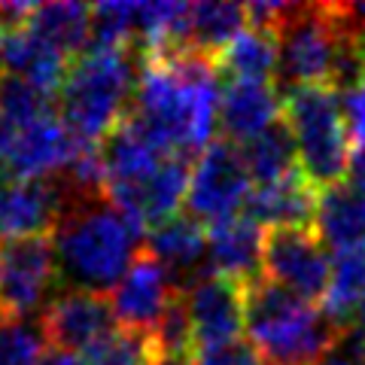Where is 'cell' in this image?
<instances>
[{
  "label": "cell",
  "mask_w": 365,
  "mask_h": 365,
  "mask_svg": "<svg viewBox=\"0 0 365 365\" xmlns=\"http://www.w3.org/2000/svg\"><path fill=\"white\" fill-rule=\"evenodd\" d=\"M283 119L292 131L299 168L307 182L317 192L341 186L350 174L353 143L344 104L335 95V88H287Z\"/></svg>",
  "instance_id": "5b68a950"
},
{
  "label": "cell",
  "mask_w": 365,
  "mask_h": 365,
  "mask_svg": "<svg viewBox=\"0 0 365 365\" xmlns=\"http://www.w3.org/2000/svg\"><path fill=\"white\" fill-rule=\"evenodd\" d=\"M220 71L241 83H274L280 73L277 34L250 25L220 52Z\"/></svg>",
  "instance_id": "7402d4cb"
},
{
  "label": "cell",
  "mask_w": 365,
  "mask_h": 365,
  "mask_svg": "<svg viewBox=\"0 0 365 365\" xmlns=\"http://www.w3.org/2000/svg\"><path fill=\"white\" fill-rule=\"evenodd\" d=\"M64 213L58 180H13L0 177V235L40 237L52 235Z\"/></svg>",
  "instance_id": "5bb4252c"
},
{
  "label": "cell",
  "mask_w": 365,
  "mask_h": 365,
  "mask_svg": "<svg viewBox=\"0 0 365 365\" xmlns=\"http://www.w3.org/2000/svg\"><path fill=\"white\" fill-rule=\"evenodd\" d=\"M52 95H46L37 86L25 83L19 76L0 79V119H4L13 131H21L28 125L52 116Z\"/></svg>",
  "instance_id": "484cf974"
},
{
  "label": "cell",
  "mask_w": 365,
  "mask_h": 365,
  "mask_svg": "<svg viewBox=\"0 0 365 365\" xmlns=\"http://www.w3.org/2000/svg\"><path fill=\"white\" fill-rule=\"evenodd\" d=\"M182 304L192 323L195 353L241 344V335L247 332V299L241 283L204 274L182 289Z\"/></svg>",
  "instance_id": "30bf717a"
},
{
  "label": "cell",
  "mask_w": 365,
  "mask_h": 365,
  "mask_svg": "<svg viewBox=\"0 0 365 365\" xmlns=\"http://www.w3.org/2000/svg\"><path fill=\"white\" fill-rule=\"evenodd\" d=\"M253 195L247 158L232 140H216L198 155L189 174L186 207L198 222H222L237 216Z\"/></svg>",
  "instance_id": "ba28073f"
},
{
  "label": "cell",
  "mask_w": 365,
  "mask_h": 365,
  "mask_svg": "<svg viewBox=\"0 0 365 365\" xmlns=\"http://www.w3.org/2000/svg\"><path fill=\"white\" fill-rule=\"evenodd\" d=\"M280 79L289 88H332L347 21L341 4H289L277 25Z\"/></svg>",
  "instance_id": "8992f818"
},
{
  "label": "cell",
  "mask_w": 365,
  "mask_h": 365,
  "mask_svg": "<svg viewBox=\"0 0 365 365\" xmlns=\"http://www.w3.org/2000/svg\"><path fill=\"white\" fill-rule=\"evenodd\" d=\"M344 119L353 150H359V146H365V79L344 91Z\"/></svg>",
  "instance_id": "f1b7e54d"
},
{
  "label": "cell",
  "mask_w": 365,
  "mask_h": 365,
  "mask_svg": "<svg viewBox=\"0 0 365 365\" xmlns=\"http://www.w3.org/2000/svg\"><path fill=\"white\" fill-rule=\"evenodd\" d=\"M113 329H116V314L104 292L64 289L40 314V332L52 350H64L73 356L76 353L83 356Z\"/></svg>",
  "instance_id": "7c38bea8"
},
{
  "label": "cell",
  "mask_w": 365,
  "mask_h": 365,
  "mask_svg": "<svg viewBox=\"0 0 365 365\" xmlns=\"http://www.w3.org/2000/svg\"><path fill=\"white\" fill-rule=\"evenodd\" d=\"M128 116L170 155L204 153L220 125V58L186 46L140 55Z\"/></svg>",
  "instance_id": "6da1fadb"
},
{
  "label": "cell",
  "mask_w": 365,
  "mask_h": 365,
  "mask_svg": "<svg viewBox=\"0 0 365 365\" xmlns=\"http://www.w3.org/2000/svg\"><path fill=\"white\" fill-rule=\"evenodd\" d=\"M314 228L335 253L365 250V195L350 182L323 189L317 201Z\"/></svg>",
  "instance_id": "ffe728a7"
},
{
  "label": "cell",
  "mask_w": 365,
  "mask_h": 365,
  "mask_svg": "<svg viewBox=\"0 0 365 365\" xmlns=\"http://www.w3.org/2000/svg\"><path fill=\"white\" fill-rule=\"evenodd\" d=\"M317 201L319 192L307 182L302 170H295L292 177L280 182L256 186L247 201V216L262 228H314Z\"/></svg>",
  "instance_id": "e0dca14e"
},
{
  "label": "cell",
  "mask_w": 365,
  "mask_h": 365,
  "mask_svg": "<svg viewBox=\"0 0 365 365\" xmlns=\"http://www.w3.org/2000/svg\"><path fill=\"white\" fill-rule=\"evenodd\" d=\"M180 287L170 277V271L158 262L150 250H140L125 277L113 289V314H116L122 329L140 335H153L162 317L180 299Z\"/></svg>",
  "instance_id": "8fae6325"
},
{
  "label": "cell",
  "mask_w": 365,
  "mask_h": 365,
  "mask_svg": "<svg viewBox=\"0 0 365 365\" xmlns=\"http://www.w3.org/2000/svg\"><path fill=\"white\" fill-rule=\"evenodd\" d=\"M140 228H134L104 195L67 201L52 232L58 274L73 283V289H116L140 253Z\"/></svg>",
  "instance_id": "7a4b0ae2"
},
{
  "label": "cell",
  "mask_w": 365,
  "mask_h": 365,
  "mask_svg": "<svg viewBox=\"0 0 365 365\" xmlns=\"http://www.w3.org/2000/svg\"><path fill=\"white\" fill-rule=\"evenodd\" d=\"M262 253H265V228L247 213L216 222L207 232L210 274L228 277L241 287H250L262 277Z\"/></svg>",
  "instance_id": "9a60e30c"
},
{
  "label": "cell",
  "mask_w": 365,
  "mask_h": 365,
  "mask_svg": "<svg viewBox=\"0 0 365 365\" xmlns=\"http://www.w3.org/2000/svg\"><path fill=\"white\" fill-rule=\"evenodd\" d=\"M283 98L274 83H241L232 79L222 91L220 125L232 143H250L280 122Z\"/></svg>",
  "instance_id": "2e32d148"
},
{
  "label": "cell",
  "mask_w": 365,
  "mask_h": 365,
  "mask_svg": "<svg viewBox=\"0 0 365 365\" xmlns=\"http://www.w3.org/2000/svg\"><path fill=\"white\" fill-rule=\"evenodd\" d=\"M329 274H332V262L317 228H268L265 232V253H262L265 280L314 304V299L326 295Z\"/></svg>",
  "instance_id": "9c48e42d"
},
{
  "label": "cell",
  "mask_w": 365,
  "mask_h": 365,
  "mask_svg": "<svg viewBox=\"0 0 365 365\" xmlns=\"http://www.w3.org/2000/svg\"><path fill=\"white\" fill-rule=\"evenodd\" d=\"M79 359H83V365H153L155 347L150 335L116 326L98 344H91Z\"/></svg>",
  "instance_id": "4316f807"
},
{
  "label": "cell",
  "mask_w": 365,
  "mask_h": 365,
  "mask_svg": "<svg viewBox=\"0 0 365 365\" xmlns=\"http://www.w3.org/2000/svg\"><path fill=\"white\" fill-rule=\"evenodd\" d=\"M4 67L9 76H19L46 95H52L55 88L64 86L67 73H71V58L55 49L52 43L37 37L28 25H19L9 28L4 37Z\"/></svg>",
  "instance_id": "ac0fdd59"
},
{
  "label": "cell",
  "mask_w": 365,
  "mask_h": 365,
  "mask_svg": "<svg viewBox=\"0 0 365 365\" xmlns=\"http://www.w3.org/2000/svg\"><path fill=\"white\" fill-rule=\"evenodd\" d=\"M146 250L170 271L182 289L192 287V274L207 259V232L195 216H174L150 232Z\"/></svg>",
  "instance_id": "d6986e66"
},
{
  "label": "cell",
  "mask_w": 365,
  "mask_h": 365,
  "mask_svg": "<svg viewBox=\"0 0 365 365\" xmlns=\"http://www.w3.org/2000/svg\"><path fill=\"white\" fill-rule=\"evenodd\" d=\"M58 277V256L49 235L6 237L0 244V319H25L49 304Z\"/></svg>",
  "instance_id": "52a82bcc"
},
{
  "label": "cell",
  "mask_w": 365,
  "mask_h": 365,
  "mask_svg": "<svg viewBox=\"0 0 365 365\" xmlns=\"http://www.w3.org/2000/svg\"><path fill=\"white\" fill-rule=\"evenodd\" d=\"M79 140L67 131V125L55 116L13 131V143L6 150L4 168L13 180H49L61 177L71 168Z\"/></svg>",
  "instance_id": "4fadbf2b"
},
{
  "label": "cell",
  "mask_w": 365,
  "mask_h": 365,
  "mask_svg": "<svg viewBox=\"0 0 365 365\" xmlns=\"http://www.w3.org/2000/svg\"><path fill=\"white\" fill-rule=\"evenodd\" d=\"M198 365H265V362L250 344H232L222 350L198 353Z\"/></svg>",
  "instance_id": "f546056e"
},
{
  "label": "cell",
  "mask_w": 365,
  "mask_h": 365,
  "mask_svg": "<svg viewBox=\"0 0 365 365\" xmlns=\"http://www.w3.org/2000/svg\"><path fill=\"white\" fill-rule=\"evenodd\" d=\"M247 28H250L247 6L225 4V0H204V4H192L186 9L180 46L220 58V52Z\"/></svg>",
  "instance_id": "44dd1931"
},
{
  "label": "cell",
  "mask_w": 365,
  "mask_h": 365,
  "mask_svg": "<svg viewBox=\"0 0 365 365\" xmlns=\"http://www.w3.org/2000/svg\"><path fill=\"white\" fill-rule=\"evenodd\" d=\"M244 299L250 347L265 365H317L344 338L323 311L265 277L244 287Z\"/></svg>",
  "instance_id": "3957f363"
},
{
  "label": "cell",
  "mask_w": 365,
  "mask_h": 365,
  "mask_svg": "<svg viewBox=\"0 0 365 365\" xmlns=\"http://www.w3.org/2000/svg\"><path fill=\"white\" fill-rule=\"evenodd\" d=\"M0 64H4V40H0ZM0 79H4V76H0Z\"/></svg>",
  "instance_id": "d590c367"
},
{
  "label": "cell",
  "mask_w": 365,
  "mask_h": 365,
  "mask_svg": "<svg viewBox=\"0 0 365 365\" xmlns=\"http://www.w3.org/2000/svg\"><path fill=\"white\" fill-rule=\"evenodd\" d=\"M61 122L79 143L101 146L128 116L125 104L134 91V64L125 49H88L71 64L58 88Z\"/></svg>",
  "instance_id": "277c9868"
},
{
  "label": "cell",
  "mask_w": 365,
  "mask_h": 365,
  "mask_svg": "<svg viewBox=\"0 0 365 365\" xmlns=\"http://www.w3.org/2000/svg\"><path fill=\"white\" fill-rule=\"evenodd\" d=\"M241 153L247 158L253 186H271V182H280L292 177L295 170H302L299 150H295V140H292V131L287 122L271 125L265 134H259L256 140L241 146Z\"/></svg>",
  "instance_id": "d4e9b609"
},
{
  "label": "cell",
  "mask_w": 365,
  "mask_h": 365,
  "mask_svg": "<svg viewBox=\"0 0 365 365\" xmlns=\"http://www.w3.org/2000/svg\"><path fill=\"white\" fill-rule=\"evenodd\" d=\"M317 365H365V356H362L359 350H353L347 341L341 338V344H338L332 353H329V356L319 359Z\"/></svg>",
  "instance_id": "4dcf8cb0"
},
{
  "label": "cell",
  "mask_w": 365,
  "mask_h": 365,
  "mask_svg": "<svg viewBox=\"0 0 365 365\" xmlns=\"http://www.w3.org/2000/svg\"><path fill=\"white\" fill-rule=\"evenodd\" d=\"M25 25L71 58L76 52H86V46L91 43V6L73 4V0L34 4Z\"/></svg>",
  "instance_id": "603a6c76"
},
{
  "label": "cell",
  "mask_w": 365,
  "mask_h": 365,
  "mask_svg": "<svg viewBox=\"0 0 365 365\" xmlns=\"http://www.w3.org/2000/svg\"><path fill=\"white\" fill-rule=\"evenodd\" d=\"M350 186L359 189L365 195V146L353 150V158H350Z\"/></svg>",
  "instance_id": "d6a6232c"
},
{
  "label": "cell",
  "mask_w": 365,
  "mask_h": 365,
  "mask_svg": "<svg viewBox=\"0 0 365 365\" xmlns=\"http://www.w3.org/2000/svg\"><path fill=\"white\" fill-rule=\"evenodd\" d=\"M362 299H365V250L335 253L329 287L323 295V314L338 332H347Z\"/></svg>",
  "instance_id": "cb8c5ba5"
},
{
  "label": "cell",
  "mask_w": 365,
  "mask_h": 365,
  "mask_svg": "<svg viewBox=\"0 0 365 365\" xmlns=\"http://www.w3.org/2000/svg\"><path fill=\"white\" fill-rule=\"evenodd\" d=\"M9 143H13V128H9V125L0 119V165H4V158H6ZM0 177H6V170H0Z\"/></svg>",
  "instance_id": "e575fe53"
},
{
  "label": "cell",
  "mask_w": 365,
  "mask_h": 365,
  "mask_svg": "<svg viewBox=\"0 0 365 365\" xmlns=\"http://www.w3.org/2000/svg\"><path fill=\"white\" fill-rule=\"evenodd\" d=\"M344 341H347L353 350H359L362 356H365V299L359 302L356 314H353V323H350V329L344 332Z\"/></svg>",
  "instance_id": "1f68e13d"
},
{
  "label": "cell",
  "mask_w": 365,
  "mask_h": 365,
  "mask_svg": "<svg viewBox=\"0 0 365 365\" xmlns=\"http://www.w3.org/2000/svg\"><path fill=\"white\" fill-rule=\"evenodd\" d=\"M37 365H83V359L64 350H49V353H43V359Z\"/></svg>",
  "instance_id": "836d02e7"
},
{
  "label": "cell",
  "mask_w": 365,
  "mask_h": 365,
  "mask_svg": "<svg viewBox=\"0 0 365 365\" xmlns=\"http://www.w3.org/2000/svg\"><path fill=\"white\" fill-rule=\"evenodd\" d=\"M46 338L28 319H0V365H37Z\"/></svg>",
  "instance_id": "83f0119b"
}]
</instances>
